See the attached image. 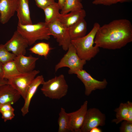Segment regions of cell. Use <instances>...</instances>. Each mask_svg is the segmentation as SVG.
<instances>
[{
    "mask_svg": "<svg viewBox=\"0 0 132 132\" xmlns=\"http://www.w3.org/2000/svg\"><path fill=\"white\" fill-rule=\"evenodd\" d=\"M132 41V25L126 19L112 21L100 26L94 40L95 46L110 50L121 49Z\"/></svg>",
    "mask_w": 132,
    "mask_h": 132,
    "instance_id": "obj_1",
    "label": "cell"
},
{
    "mask_svg": "<svg viewBox=\"0 0 132 132\" xmlns=\"http://www.w3.org/2000/svg\"><path fill=\"white\" fill-rule=\"evenodd\" d=\"M100 26L98 23L95 22L92 29L88 34L82 37L71 40V44L81 59L86 61H89L99 52V48L94 44L96 34Z\"/></svg>",
    "mask_w": 132,
    "mask_h": 132,
    "instance_id": "obj_2",
    "label": "cell"
},
{
    "mask_svg": "<svg viewBox=\"0 0 132 132\" xmlns=\"http://www.w3.org/2000/svg\"><path fill=\"white\" fill-rule=\"evenodd\" d=\"M26 40L29 45L38 40H48L50 35L47 25L44 22L22 25L18 23L16 30Z\"/></svg>",
    "mask_w": 132,
    "mask_h": 132,
    "instance_id": "obj_3",
    "label": "cell"
},
{
    "mask_svg": "<svg viewBox=\"0 0 132 132\" xmlns=\"http://www.w3.org/2000/svg\"><path fill=\"white\" fill-rule=\"evenodd\" d=\"M42 85L41 90L43 94L53 99H61L66 95L68 91V85L62 74L44 81Z\"/></svg>",
    "mask_w": 132,
    "mask_h": 132,
    "instance_id": "obj_4",
    "label": "cell"
},
{
    "mask_svg": "<svg viewBox=\"0 0 132 132\" xmlns=\"http://www.w3.org/2000/svg\"><path fill=\"white\" fill-rule=\"evenodd\" d=\"M67 53L55 66V70L56 72L59 69L66 67L69 68V74H72L75 71L83 69L86 61L81 59L78 56L74 46L71 44Z\"/></svg>",
    "mask_w": 132,
    "mask_h": 132,
    "instance_id": "obj_5",
    "label": "cell"
},
{
    "mask_svg": "<svg viewBox=\"0 0 132 132\" xmlns=\"http://www.w3.org/2000/svg\"><path fill=\"white\" fill-rule=\"evenodd\" d=\"M47 25L50 35L56 39L59 45L63 50L67 51L71 41L69 28L63 24L58 19Z\"/></svg>",
    "mask_w": 132,
    "mask_h": 132,
    "instance_id": "obj_6",
    "label": "cell"
},
{
    "mask_svg": "<svg viewBox=\"0 0 132 132\" xmlns=\"http://www.w3.org/2000/svg\"><path fill=\"white\" fill-rule=\"evenodd\" d=\"M73 74L76 75L77 77L83 84L85 87V94L87 96H89L94 91L104 89L108 85L106 79L101 81L97 80L83 69L75 71Z\"/></svg>",
    "mask_w": 132,
    "mask_h": 132,
    "instance_id": "obj_7",
    "label": "cell"
},
{
    "mask_svg": "<svg viewBox=\"0 0 132 132\" xmlns=\"http://www.w3.org/2000/svg\"><path fill=\"white\" fill-rule=\"evenodd\" d=\"M40 72L39 70H34L29 72L21 74L8 80V84L16 90L24 99L28 88Z\"/></svg>",
    "mask_w": 132,
    "mask_h": 132,
    "instance_id": "obj_8",
    "label": "cell"
},
{
    "mask_svg": "<svg viewBox=\"0 0 132 132\" xmlns=\"http://www.w3.org/2000/svg\"><path fill=\"white\" fill-rule=\"evenodd\" d=\"M106 119L105 115L98 109H88L81 128V132H89L94 128L104 125Z\"/></svg>",
    "mask_w": 132,
    "mask_h": 132,
    "instance_id": "obj_9",
    "label": "cell"
},
{
    "mask_svg": "<svg viewBox=\"0 0 132 132\" xmlns=\"http://www.w3.org/2000/svg\"><path fill=\"white\" fill-rule=\"evenodd\" d=\"M4 45L7 50L16 56L25 55L26 48L29 46L26 40L17 30L14 32L10 39Z\"/></svg>",
    "mask_w": 132,
    "mask_h": 132,
    "instance_id": "obj_10",
    "label": "cell"
},
{
    "mask_svg": "<svg viewBox=\"0 0 132 132\" xmlns=\"http://www.w3.org/2000/svg\"><path fill=\"white\" fill-rule=\"evenodd\" d=\"M18 0H0V22L7 23L14 15L17 7Z\"/></svg>",
    "mask_w": 132,
    "mask_h": 132,
    "instance_id": "obj_11",
    "label": "cell"
},
{
    "mask_svg": "<svg viewBox=\"0 0 132 132\" xmlns=\"http://www.w3.org/2000/svg\"><path fill=\"white\" fill-rule=\"evenodd\" d=\"M87 101H85L77 111L70 113L71 132H81V128L88 109Z\"/></svg>",
    "mask_w": 132,
    "mask_h": 132,
    "instance_id": "obj_12",
    "label": "cell"
},
{
    "mask_svg": "<svg viewBox=\"0 0 132 132\" xmlns=\"http://www.w3.org/2000/svg\"><path fill=\"white\" fill-rule=\"evenodd\" d=\"M42 75L37 76L34 78L27 89L24 104L21 109L22 115L24 116L29 112V108L31 99L39 87L44 81Z\"/></svg>",
    "mask_w": 132,
    "mask_h": 132,
    "instance_id": "obj_13",
    "label": "cell"
},
{
    "mask_svg": "<svg viewBox=\"0 0 132 132\" xmlns=\"http://www.w3.org/2000/svg\"><path fill=\"white\" fill-rule=\"evenodd\" d=\"M38 57L31 55L28 56L20 55L16 56L13 59L17 68L21 73L31 72L34 70Z\"/></svg>",
    "mask_w": 132,
    "mask_h": 132,
    "instance_id": "obj_14",
    "label": "cell"
},
{
    "mask_svg": "<svg viewBox=\"0 0 132 132\" xmlns=\"http://www.w3.org/2000/svg\"><path fill=\"white\" fill-rule=\"evenodd\" d=\"M21 96L18 92L9 84L0 86V106L7 103L14 104Z\"/></svg>",
    "mask_w": 132,
    "mask_h": 132,
    "instance_id": "obj_15",
    "label": "cell"
},
{
    "mask_svg": "<svg viewBox=\"0 0 132 132\" xmlns=\"http://www.w3.org/2000/svg\"><path fill=\"white\" fill-rule=\"evenodd\" d=\"M86 12L83 9L72 11L68 13L60 14L58 19L64 25L69 28L81 20L84 19Z\"/></svg>",
    "mask_w": 132,
    "mask_h": 132,
    "instance_id": "obj_16",
    "label": "cell"
},
{
    "mask_svg": "<svg viewBox=\"0 0 132 132\" xmlns=\"http://www.w3.org/2000/svg\"><path fill=\"white\" fill-rule=\"evenodd\" d=\"M16 12L18 23L22 25L33 23L31 17L29 0H18Z\"/></svg>",
    "mask_w": 132,
    "mask_h": 132,
    "instance_id": "obj_17",
    "label": "cell"
},
{
    "mask_svg": "<svg viewBox=\"0 0 132 132\" xmlns=\"http://www.w3.org/2000/svg\"><path fill=\"white\" fill-rule=\"evenodd\" d=\"M87 25V22L84 19L69 28L71 40L82 37L86 35Z\"/></svg>",
    "mask_w": 132,
    "mask_h": 132,
    "instance_id": "obj_18",
    "label": "cell"
},
{
    "mask_svg": "<svg viewBox=\"0 0 132 132\" xmlns=\"http://www.w3.org/2000/svg\"><path fill=\"white\" fill-rule=\"evenodd\" d=\"M58 132H71L70 127V116L63 108H61L58 119Z\"/></svg>",
    "mask_w": 132,
    "mask_h": 132,
    "instance_id": "obj_19",
    "label": "cell"
},
{
    "mask_svg": "<svg viewBox=\"0 0 132 132\" xmlns=\"http://www.w3.org/2000/svg\"><path fill=\"white\" fill-rule=\"evenodd\" d=\"M45 16V23L47 25L55 20L58 19L60 14V7L57 2L46 7L43 10Z\"/></svg>",
    "mask_w": 132,
    "mask_h": 132,
    "instance_id": "obj_20",
    "label": "cell"
},
{
    "mask_svg": "<svg viewBox=\"0 0 132 132\" xmlns=\"http://www.w3.org/2000/svg\"><path fill=\"white\" fill-rule=\"evenodd\" d=\"M4 78L8 80L21 74L13 60H10L3 65Z\"/></svg>",
    "mask_w": 132,
    "mask_h": 132,
    "instance_id": "obj_21",
    "label": "cell"
},
{
    "mask_svg": "<svg viewBox=\"0 0 132 132\" xmlns=\"http://www.w3.org/2000/svg\"><path fill=\"white\" fill-rule=\"evenodd\" d=\"M83 9L80 0H65L60 13L65 14Z\"/></svg>",
    "mask_w": 132,
    "mask_h": 132,
    "instance_id": "obj_22",
    "label": "cell"
},
{
    "mask_svg": "<svg viewBox=\"0 0 132 132\" xmlns=\"http://www.w3.org/2000/svg\"><path fill=\"white\" fill-rule=\"evenodd\" d=\"M52 49L49 44L41 42L34 45L29 50L33 53L46 57Z\"/></svg>",
    "mask_w": 132,
    "mask_h": 132,
    "instance_id": "obj_23",
    "label": "cell"
},
{
    "mask_svg": "<svg viewBox=\"0 0 132 132\" xmlns=\"http://www.w3.org/2000/svg\"><path fill=\"white\" fill-rule=\"evenodd\" d=\"M128 110L127 104L121 103L118 107L116 108L114 111L116 112V118L113 119L112 122L118 124L123 121L126 120Z\"/></svg>",
    "mask_w": 132,
    "mask_h": 132,
    "instance_id": "obj_24",
    "label": "cell"
},
{
    "mask_svg": "<svg viewBox=\"0 0 132 132\" xmlns=\"http://www.w3.org/2000/svg\"><path fill=\"white\" fill-rule=\"evenodd\" d=\"M16 56L7 50L4 44H0V63L3 65L10 60H13Z\"/></svg>",
    "mask_w": 132,
    "mask_h": 132,
    "instance_id": "obj_25",
    "label": "cell"
},
{
    "mask_svg": "<svg viewBox=\"0 0 132 132\" xmlns=\"http://www.w3.org/2000/svg\"><path fill=\"white\" fill-rule=\"evenodd\" d=\"M119 128L120 132H132V122L126 120L122 121Z\"/></svg>",
    "mask_w": 132,
    "mask_h": 132,
    "instance_id": "obj_26",
    "label": "cell"
},
{
    "mask_svg": "<svg viewBox=\"0 0 132 132\" xmlns=\"http://www.w3.org/2000/svg\"><path fill=\"white\" fill-rule=\"evenodd\" d=\"M36 5L43 10L47 6L55 2V0H34Z\"/></svg>",
    "mask_w": 132,
    "mask_h": 132,
    "instance_id": "obj_27",
    "label": "cell"
},
{
    "mask_svg": "<svg viewBox=\"0 0 132 132\" xmlns=\"http://www.w3.org/2000/svg\"><path fill=\"white\" fill-rule=\"evenodd\" d=\"M119 2V0H94L92 3L95 5L110 6Z\"/></svg>",
    "mask_w": 132,
    "mask_h": 132,
    "instance_id": "obj_28",
    "label": "cell"
},
{
    "mask_svg": "<svg viewBox=\"0 0 132 132\" xmlns=\"http://www.w3.org/2000/svg\"><path fill=\"white\" fill-rule=\"evenodd\" d=\"M14 110H11L5 111L2 113V118L5 122L8 120H11L14 117Z\"/></svg>",
    "mask_w": 132,
    "mask_h": 132,
    "instance_id": "obj_29",
    "label": "cell"
},
{
    "mask_svg": "<svg viewBox=\"0 0 132 132\" xmlns=\"http://www.w3.org/2000/svg\"><path fill=\"white\" fill-rule=\"evenodd\" d=\"M128 107V114L126 120L132 122V103L129 101L127 102Z\"/></svg>",
    "mask_w": 132,
    "mask_h": 132,
    "instance_id": "obj_30",
    "label": "cell"
},
{
    "mask_svg": "<svg viewBox=\"0 0 132 132\" xmlns=\"http://www.w3.org/2000/svg\"><path fill=\"white\" fill-rule=\"evenodd\" d=\"M11 104L10 103H7L3 104L0 106V113H1L5 111L13 110L14 109L11 106Z\"/></svg>",
    "mask_w": 132,
    "mask_h": 132,
    "instance_id": "obj_31",
    "label": "cell"
},
{
    "mask_svg": "<svg viewBox=\"0 0 132 132\" xmlns=\"http://www.w3.org/2000/svg\"><path fill=\"white\" fill-rule=\"evenodd\" d=\"M4 79L3 70V64L0 63V80Z\"/></svg>",
    "mask_w": 132,
    "mask_h": 132,
    "instance_id": "obj_32",
    "label": "cell"
},
{
    "mask_svg": "<svg viewBox=\"0 0 132 132\" xmlns=\"http://www.w3.org/2000/svg\"><path fill=\"white\" fill-rule=\"evenodd\" d=\"M102 130L99 128L97 127H95L92 129L89 132H101Z\"/></svg>",
    "mask_w": 132,
    "mask_h": 132,
    "instance_id": "obj_33",
    "label": "cell"
},
{
    "mask_svg": "<svg viewBox=\"0 0 132 132\" xmlns=\"http://www.w3.org/2000/svg\"><path fill=\"white\" fill-rule=\"evenodd\" d=\"M65 0H58V2L57 3L60 7V10L62 8Z\"/></svg>",
    "mask_w": 132,
    "mask_h": 132,
    "instance_id": "obj_34",
    "label": "cell"
},
{
    "mask_svg": "<svg viewBox=\"0 0 132 132\" xmlns=\"http://www.w3.org/2000/svg\"><path fill=\"white\" fill-rule=\"evenodd\" d=\"M8 84V80L4 79L0 80V86L4 84Z\"/></svg>",
    "mask_w": 132,
    "mask_h": 132,
    "instance_id": "obj_35",
    "label": "cell"
},
{
    "mask_svg": "<svg viewBox=\"0 0 132 132\" xmlns=\"http://www.w3.org/2000/svg\"><path fill=\"white\" fill-rule=\"evenodd\" d=\"M132 0H119V2L121 3H123L129 1H131Z\"/></svg>",
    "mask_w": 132,
    "mask_h": 132,
    "instance_id": "obj_36",
    "label": "cell"
},
{
    "mask_svg": "<svg viewBox=\"0 0 132 132\" xmlns=\"http://www.w3.org/2000/svg\"></svg>",
    "mask_w": 132,
    "mask_h": 132,
    "instance_id": "obj_37",
    "label": "cell"
}]
</instances>
